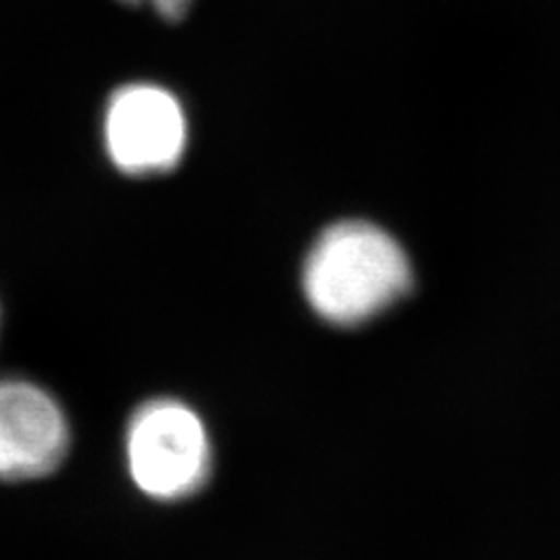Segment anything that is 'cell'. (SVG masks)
Wrapping results in <instances>:
<instances>
[{
	"label": "cell",
	"instance_id": "6da1fadb",
	"mask_svg": "<svg viewBox=\"0 0 560 560\" xmlns=\"http://www.w3.org/2000/svg\"><path fill=\"white\" fill-rule=\"evenodd\" d=\"M302 285L323 320L355 327L407 296L413 271L405 248L378 224L343 220L313 243Z\"/></svg>",
	"mask_w": 560,
	"mask_h": 560
},
{
	"label": "cell",
	"instance_id": "7a4b0ae2",
	"mask_svg": "<svg viewBox=\"0 0 560 560\" xmlns=\"http://www.w3.org/2000/svg\"><path fill=\"white\" fill-rule=\"evenodd\" d=\"M125 451L129 475L148 498L185 500L208 479V430L180 399L160 397L138 407L129 420Z\"/></svg>",
	"mask_w": 560,
	"mask_h": 560
},
{
	"label": "cell",
	"instance_id": "3957f363",
	"mask_svg": "<svg viewBox=\"0 0 560 560\" xmlns=\"http://www.w3.org/2000/svg\"><path fill=\"white\" fill-rule=\"evenodd\" d=\"M103 136L105 150L121 173H166L185 154L187 119L180 101L164 86L136 82L110 96Z\"/></svg>",
	"mask_w": 560,
	"mask_h": 560
},
{
	"label": "cell",
	"instance_id": "277c9868",
	"mask_svg": "<svg viewBox=\"0 0 560 560\" xmlns=\"http://www.w3.org/2000/svg\"><path fill=\"white\" fill-rule=\"evenodd\" d=\"M68 444V418L55 397L31 381H0V479L49 475L61 465Z\"/></svg>",
	"mask_w": 560,
	"mask_h": 560
},
{
	"label": "cell",
	"instance_id": "5b68a950",
	"mask_svg": "<svg viewBox=\"0 0 560 560\" xmlns=\"http://www.w3.org/2000/svg\"><path fill=\"white\" fill-rule=\"evenodd\" d=\"M125 5H150L166 22H178L187 14L191 0H119Z\"/></svg>",
	"mask_w": 560,
	"mask_h": 560
}]
</instances>
